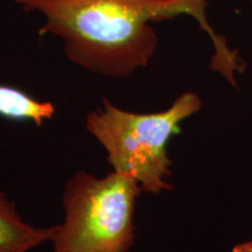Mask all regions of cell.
<instances>
[{
    "mask_svg": "<svg viewBox=\"0 0 252 252\" xmlns=\"http://www.w3.org/2000/svg\"><path fill=\"white\" fill-rule=\"evenodd\" d=\"M23 11L45 18L40 36L63 41L69 61L104 77L125 78L149 65L158 48L152 23L188 15L214 46L210 68L228 82L244 71L237 50L217 34L208 0H13Z\"/></svg>",
    "mask_w": 252,
    "mask_h": 252,
    "instance_id": "1",
    "label": "cell"
},
{
    "mask_svg": "<svg viewBox=\"0 0 252 252\" xmlns=\"http://www.w3.org/2000/svg\"><path fill=\"white\" fill-rule=\"evenodd\" d=\"M201 106L202 99L194 91H186L169 108L152 113L128 111L104 98L100 108L87 115L86 128L105 151L112 172L131 176L143 193L159 194L172 189L168 141Z\"/></svg>",
    "mask_w": 252,
    "mask_h": 252,
    "instance_id": "2",
    "label": "cell"
},
{
    "mask_svg": "<svg viewBox=\"0 0 252 252\" xmlns=\"http://www.w3.org/2000/svg\"><path fill=\"white\" fill-rule=\"evenodd\" d=\"M141 193L131 176L121 173L102 178L75 173L63 190L64 219L50 241L53 252H130Z\"/></svg>",
    "mask_w": 252,
    "mask_h": 252,
    "instance_id": "3",
    "label": "cell"
},
{
    "mask_svg": "<svg viewBox=\"0 0 252 252\" xmlns=\"http://www.w3.org/2000/svg\"><path fill=\"white\" fill-rule=\"evenodd\" d=\"M54 226H34L18 212L13 201L0 189V252H31L52 241Z\"/></svg>",
    "mask_w": 252,
    "mask_h": 252,
    "instance_id": "4",
    "label": "cell"
},
{
    "mask_svg": "<svg viewBox=\"0 0 252 252\" xmlns=\"http://www.w3.org/2000/svg\"><path fill=\"white\" fill-rule=\"evenodd\" d=\"M55 113L54 103L34 98L19 88L0 84V117L41 126L53 119Z\"/></svg>",
    "mask_w": 252,
    "mask_h": 252,
    "instance_id": "5",
    "label": "cell"
},
{
    "mask_svg": "<svg viewBox=\"0 0 252 252\" xmlns=\"http://www.w3.org/2000/svg\"><path fill=\"white\" fill-rule=\"evenodd\" d=\"M232 252H252V239L245 243L238 244L232 249Z\"/></svg>",
    "mask_w": 252,
    "mask_h": 252,
    "instance_id": "6",
    "label": "cell"
},
{
    "mask_svg": "<svg viewBox=\"0 0 252 252\" xmlns=\"http://www.w3.org/2000/svg\"><path fill=\"white\" fill-rule=\"evenodd\" d=\"M249 1H250V2H251V5H252V0H249Z\"/></svg>",
    "mask_w": 252,
    "mask_h": 252,
    "instance_id": "7",
    "label": "cell"
}]
</instances>
